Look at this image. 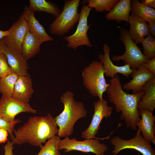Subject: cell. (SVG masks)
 <instances>
[{"mask_svg":"<svg viewBox=\"0 0 155 155\" xmlns=\"http://www.w3.org/2000/svg\"><path fill=\"white\" fill-rule=\"evenodd\" d=\"M144 63L140 65L137 69L133 71L131 75L132 79L123 85V89L127 91L132 90L133 94L137 93L142 90L143 86L147 82L155 77V75L148 70Z\"/></svg>","mask_w":155,"mask_h":155,"instance_id":"obj_15","label":"cell"},{"mask_svg":"<svg viewBox=\"0 0 155 155\" xmlns=\"http://www.w3.org/2000/svg\"><path fill=\"white\" fill-rule=\"evenodd\" d=\"M60 140V137L56 135L48 140L37 155H61L58 149Z\"/></svg>","mask_w":155,"mask_h":155,"instance_id":"obj_26","label":"cell"},{"mask_svg":"<svg viewBox=\"0 0 155 155\" xmlns=\"http://www.w3.org/2000/svg\"><path fill=\"white\" fill-rule=\"evenodd\" d=\"M144 64L148 70L155 75V57L150 59Z\"/></svg>","mask_w":155,"mask_h":155,"instance_id":"obj_31","label":"cell"},{"mask_svg":"<svg viewBox=\"0 0 155 155\" xmlns=\"http://www.w3.org/2000/svg\"><path fill=\"white\" fill-rule=\"evenodd\" d=\"M26 20L29 31L42 43L53 40L46 32L43 26L35 17L34 12L25 6L22 15Z\"/></svg>","mask_w":155,"mask_h":155,"instance_id":"obj_18","label":"cell"},{"mask_svg":"<svg viewBox=\"0 0 155 155\" xmlns=\"http://www.w3.org/2000/svg\"><path fill=\"white\" fill-rule=\"evenodd\" d=\"M8 135L9 133L6 130L0 128V144L4 143L8 140Z\"/></svg>","mask_w":155,"mask_h":155,"instance_id":"obj_33","label":"cell"},{"mask_svg":"<svg viewBox=\"0 0 155 155\" xmlns=\"http://www.w3.org/2000/svg\"><path fill=\"white\" fill-rule=\"evenodd\" d=\"M28 7L32 11H43L52 14L55 17L61 13V9L56 5L46 0H30Z\"/></svg>","mask_w":155,"mask_h":155,"instance_id":"obj_23","label":"cell"},{"mask_svg":"<svg viewBox=\"0 0 155 155\" xmlns=\"http://www.w3.org/2000/svg\"><path fill=\"white\" fill-rule=\"evenodd\" d=\"M148 22L150 34L155 37V21L150 20Z\"/></svg>","mask_w":155,"mask_h":155,"instance_id":"obj_34","label":"cell"},{"mask_svg":"<svg viewBox=\"0 0 155 155\" xmlns=\"http://www.w3.org/2000/svg\"><path fill=\"white\" fill-rule=\"evenodd\" d=\"M104 75L102 63L97 61L85 67L82 72L84 86L92 96L98 97L100 100L109 85L106 83Z\"/></svg>","mask_w":155,"mask_h":155,"instance_id":"obj_4","label":"cell"},{"mask_svg":"<svg viewBox=\"0 0 155 155\" xmlns=\"http://www.w3.org/2000/svg\"><path fill=\"white\" fill-rule=\"evenodd\" d=\"M12 72L8 63L6 55L0 51V78L5 76Z\"/></svg>","mask_w":155,"mask_h":155,"instance_id":"obj_30","label":"cell"},{"mask_svg":"<svg viewBox=\"0 0 155 155\" xmlns=\"http://www.w3.org/2000/svg\"><path fill=\"white\" fill-rule=\"evenodd\" d=\"M100 155H104V154H101Z\"/></svg>","mask_w":155,"mask_h":155,"instance_id":"obj_37","label":"cell"},{"mask_svg":"<svg viewBox=\"0 0 155 155\" xmlns=\"http://www.w3.org/2000/svg\"><path fill=\"white\" fill-rule=\"evenodd\" d=\"M60 99L64 108L55 119L59 127L58 136L65 137L72 135L75 123L80 119L86 117L87 111L82 102L75 100L74 94L70 91L64 93Z\"/></svg>","mask_w":155,"mask_h":155,"instance_id":"obj_3","label":"cell"},{"mask_svg":"<svg viewBox=\"0 0 155 155\" xmlns=\"http://www.w3.org/2000/svg\"><path fill=\"white\" fill-rule=\"evenodd\" d=\"M103 49L104 54H100L98 57L100 61L102 63L104 75L112 78L117 73H120L126 78H129L133 71L129 65L125 64L123 66H118L115 65L110 58L111 49L109 46L106 44H104Z\"/></svg>","mask_w":155,"mask_h":155,"instance_id":"obj_13","label":"cell"},{"mask_svg":"<svg viewBox=\"0 0 155 155\" xmlns=\"http://www.w3.org/2000/svg\"><path fill=\"white\" fill-rule=\"evenodd\" d=\"M14 144L12 141L7 140L6 144L4 146L5 153L4 155H14L13 152Z\"/></svg>","mask_w":155,"mask_h":155,"instance_id":"obj_32","label":"cell"},{"mask_svg":"<svg viewBox=\"0 0 155 155\" xmlns=\"http://www.w3.org/2000/svg\"><path fill=\"white\" fill-rule=\"evenodd\" d=\"M80 0H66L62 11L50 26L52 34L62 36L69 32L78 22Z\"/></svg>","mask_w":155,"mask_h":155,"instance_id":"obj_5","label":"cell"},{"mask_svg":"<svg viewBox=\"0 0 155 155\" xmlns=\"http://www.w3.org/2000/svg\"><path fill=\"white\" fill-rule=\"evenodd\" d=\"M141 116L137 123V127L144 137L150 143L155 144V116L153 112L146 110H139Z\"/></svg>","mask_w":155,"mask_h":155,"instance_id":"obj_16","label":"cell"},{"mask_svg":"<svg viewBox=\"0 0 155 155\" xmlns=\"http://www.w3.org/2000/svg\"><path fill=\"white\" fill-rule=\"evenodd\" d=\"M142 3L148 7L155 9V0H142Z\"/></svg>","mask_w":155,"mask_h":155,"instance_id":"obj_35","label":"cell"},{"mask_svg":"<svg viewBox=\"0 0 155 155\" xmlns=\"http://www.w3.org/2000/svg\"><path fill=\"white\" fill-rule=\"evenodd\" d=\"M132 11L135 15L147 22L155 21V9L144 5L137 0H131Z\"/></svg>","mask_w":155,"mask_h":155,"instance_id":"obj_24","label":"cell"},{"mask_svg":"<svg viewBox=\"0 0 155 155\" xmlns=\"http://www.w3.org/2000/svg\"><path fill=\"white\" fill-rule=\"evenodd\" d=\"M57 127L55 118L50 113L45 116L31 117L23 125L14 130L15 136L12 141L19 145L28 143L41 148L42 143L58 134Z\"/></svg>","mask_w":155,"mask_h":155,"instance_id":"obj_2","label":"cell"},{"mask_svg":"<svg viewBox=\"0 0 155 155\" xmlns=\"http://www.w3.org/2000/svg\"><path fill=\"white\" fill-rule=\"evenodd\" d=\"M42 42L28 30L22 42L21 53L27 60L38 53Z\"/></svg>","mask_w":155,"mask_h":155,"instance_id":"obj_22","label":"cell"},{"mask_svg":"<svg viewBox=\"0 0 155 155\" xmlns=\"http://www.w3.org/2000/svg\"><path fill=\"white\" fill-rule=\"evenodd\" d=\"M34 92L32 80L30 75L18 76L13 97L21 102L28 103Z\"/></svg>","mask_w":155,"mask_h":155,"instance_id":"obj_19","label":"cell"},{"mask_svg":"<svg viewBox=\"0 0 155 155\" xmlns=\"http://www.w3.org/2000/svg\"><path fill=\"white\" fill-rule=\"evenodd\" d=\"M142 90L145 93L138 103V108L153 112L155 108V77L147 82Z\"/></svg>","mask_w":155,"mask_h":155,"instance_id":"obj_21","label":"cell"},{"mask_svg":"<svg viewBox=\"0 0 155 155\" xmlns=\"http://www.w3.org/2000/svg\"><path fill=\"white\" fill-rule=\"evenodd\" d=\"M20 122L21 121L19 119L0 115V128L4 129L8 131L11 140L14 137L13 133L14 127Z\"/></svg>","mask_w":155,"mask_h":155,"instance_id":"obj_29","label":"cell"},{"mask_svg":"<svg viewBox=\"0 0 155 155\" xmlns=\"http://www.w3.org/2000/svg\"><path fill=\"white\" fill-rule=\"evenodd\" d=\"M142 45L144 54L150 59L155 57V38L150 34L141 42Z\"/></svg>","mask_w":155,"mask_h":155,"instance_id":"obj_28","label":"cell"},{"mask_svg":"<svg viewBox=\"0 0 155 155\" xmlns=\"http://www.w3.org/2000/svg\"><path fill=\"white\" fill-rule=\"evenodd\" d=\"M120 30L119 39L125 46V52L121 55L113 56L111 59L114 61L123 60L125 65H129L132 70H135L150 59L144 55L141 49L132 40L126 29L120 28Z\"/></svg>","mask_w":155,"mask_h":155,"instance_id":"obj_6","label":"cell"},{"mask_svg":"<svg viewBox=\"0 0 155 155\" xmlns=\"http://www.w3.org/2000/svg\"><path fill=\"white\" fill-rule=\"evenodd\" d=\"M131 0H120L109 12L106 14L107 20H115L119 23L122 21L128 22L130 13L132 11Z\"/></svg>","mask_w":155,"mask_h":155,"instance_id":"obj_20","label":"cell"},{"mask_svg":"<svg viewBox=\"0 0 155 155\" xmlns=\"http://www.w3.org/2000/svg\"><path fill=\"white\" fill-rule=\"evenodd\" d=\"M18 76L12 72L5 76L0 78V93L2 96L13 97L15 84Z\"/></svg>","mask_w":155,"mask_h":155,"instance_id":"obj_25","label":"cell"},{"mask_svg":"<svg viewBox=\"0 0 155 155\" xmlns=\"http://www.w3.org/2000/svg\"><path fill=\"white\" fill-rule=\"evenodd\" d=\"M8 30V34L3 37L4 38L21 53L22 42L29 30L27 23L23 17L21 15Z\"/></svg>","mask_w":155,"mask_h":155,"instance_id":"obj_14","label":"cell"},{"mask_svg":"<svg viewBox=\"0 0 155 155\" xmlns=\"http://www.w3.org/2000/svg\"><path fill=\"white\" fill-rule=\"evenodd\" d=\"M0 51L6 55L12 72L18 76L29 75L27 60L21 53L9 44L3 37L0 40Z\"/></svg>","mask_w":155,"mask_h":155,"instance_id":"obj_11","label":"cell"},{"mask_svg":"<svg viewBox=\"0 0 155 155\" xmlns=\"http://www.w3.org/2000/svg\"><path fill=\"white\" fill-rule=\"evenodd\" d=\"M94 113L88 128L82 131V137L85 139H104L96 137L100 128V124L104 118H107L111 115L113 107L108 105L107 101L103 98L94 103Z\"/></svg>","mask_w":155,"mask_h":155,"instance_id":"obj_10","label":"cell"},{"mask_svg":"<svg viewBox=\"0 0 155 155\" xmlns=\"http://www.w3.org/2000/svg\"><path fill=\"white\" fill-rule=\"evenodd\" d=\"M128 22L130 25L129 34L136 44L141 43L146 36L150 34L147 22L133 12L130 15Z\"/></svg>","mask_w":155,"mask_h":155,"instance_id":"obj_17","label":"cell"},{"mask_svg":"<svg viewBox=\"0 0 155 155\" xmlns=\"http://www.w3.org/2000/svg\"><path fill=\"white\" fill-rule=\"evenodd\" d=\"M9 33L8 30L6 31L0 30V40L7 35Z\"/></svg>","mask_w":155,"mask_h":155,"instance_id":"obj_36","label":"cell"},{"mask_svg":"<svg viewBox=\"0 0 155 155\" xmlns=\"http://www.w3.org/2000/svg\"><path fill=\"white\" fill-rule=\"evenodd\" d=\"M106 92L109 102L115 107L116 112L121 113L120 119L124 120L127 128L136 130L137 123L140 119L138 104L144 91L132 94L126 92L122 88L119 77L116 74L110 80Z\"/></svg>","mask_w":155,"mask_h":155,"instance_id":"obj_1","label":"cell"},{"mask_svg":"<svg viewBox=\"0 0 155 155\" xmlns=\"http://www.w3.org/2000/svg\"><path fill=\"white\" fill-rule=\"evenodd\" d=\"M110 142L114 146L112 155H116L121 150L127 149H134L143 155H155V151L150 143L144 137L138 129L133 138L125 140L116 136L111 139Z\"/></svg>","mask_w":155,"mask_h":155,"instance_id":"obj_7","label":"cell"},{"mask_svg":"<svg viewBox=\"0 0 155 155\" xmlns=\"http://www.w3.org/2000/svg\"><path fill=\"white\" fill-rule=\"evenodd\" d=\"M28 103L20 101L13 97L2 96L0 99V115L15 119L18 114L23 112L36 113Z\"/></svg>","mask_w":155,"mask_h":155,"instance_id":"obj_12","label":"cell"},{"mask_svg":"<svg viewBox=\"0 0 155 155\" xmlns=\"http://www.w3.org/2000/svg\"><path fill=\"white\" fill-rule=\"evenodd\" d=\"M59 150L64 149V152H68L76 150L83 152H92L96 155H100L106 152L108 147L101 143L98 139H86L82 141H78L76 139H70L68 136L60 140L58 146Z\"/></svg>","mask_w":155,"mask_h":155,"instance_id":"obj_8","label":"cell"},{"mask_svg":"<svg viewBox=\"0 0 155 155\" xmlns=\"http://www.w3.org/2000/svg\"><path fill=\"white\" fill-rule=\"evenodd\" d=\"M91 9L88 5H84L82 7L76 31L72 35L64 37V39L67 42L68 47L75 50L82 45L90 47L92 46L87 35L90 26L88 24V18Z\"/></svg>","mask_w":155,"mask_h":155,"instance_id":"obj_9","label":"cell"},{"mask_svg":"<svg viewBox=\"0 0 155 155\" xmlns=\"http://www.w3.org/2000/svg\"><path fill=\"white\" fill-rule=\"evenodd\" d=\"M119 0H88V6L94 8L96 11H109L119 2Z\"/></svg>","mask_w":155,"mask_h":155,"instance_id":"obj_27","label":"cell"}]
</instances>
